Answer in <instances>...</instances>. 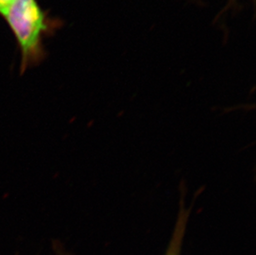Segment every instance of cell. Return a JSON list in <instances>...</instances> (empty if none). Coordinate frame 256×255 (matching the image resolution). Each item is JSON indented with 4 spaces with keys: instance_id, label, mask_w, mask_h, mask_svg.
<instances>
[{
    "instance_id": "obj_1",
    "label": "cell",
    "mask_w": 256,
    "mask_h": 255,
    "mask_svg": "<svg viewBox=\"0 0 256 255\" xmlns=\"http://www.w3.org/2000/svg\"><path fill=\"white\" fill-rule=\"evenodd\" d=\"M4 16L21 49L22 68L42 58V38L48 26L44 12L36 0H14Z\"/></svg>"
},
{
    "instance_id": "obj_2",
    "label": "cell",
    "mask_w": 256,
    "mask_h": 255,
    "mask_svg": "<svg viewBox=\"0 0 256 255\" xmlns=\"http://www.w3.org/2000/svg\"><path fill=\"white\" fill-rule=\"evenodd\" d=\"M179 190H180V202H179L178 213L176 224L172 236L170 246L165 255H180L182 244L184 236L186 232V224L188 222L189 217L191 216L192 206L195 202V200H194L191 206L186 207L185 198H186V183L184 180L180 183Z\"/></svg>"
},
{
    "instance_id": "obj_3",
    "label": "cell",
    "mask_w": 256,
    "mask_h": 255,
    "mask_svg": "<svg viewBox=\"0 0 256 255\" xmlns=\"http://www.w3.org/2000/svg\"><path fill=\"white\" fill-rule=\"evenodd\" d=\"M12 2H14V0H0V14L4 15L5 12Z\"/></svg>"
},
{
    "instance_id": "obj_4",
    "label": "cell",
    "mask_w": 256,
    "mask_h": 255,
    "mask_svg": "<svg viewBox=\"0 0 256 255\" xmlns=\"http://www.w3.org/2000/svg\"><path fill=\"white\" fill-rule=\"evenodd\" d=\"M63 255V254H62Z\"/></svg>"
}]
</instances>
